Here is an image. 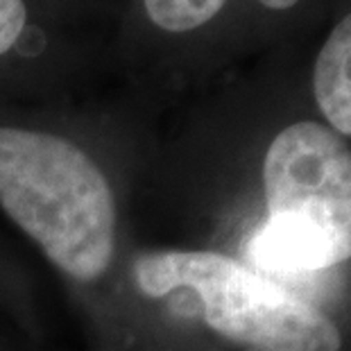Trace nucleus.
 I'll return each instance as SVG.
<instances>
[{
	"label": "nucleus",
	"instance_id": "nucleus-3",
	"mask_svg": "<svg viewBox=\"0 0 351 351\" xmlns=\"http://www.w3.org/2000/svg\"><path fill=\"white\" fill-rule=\"evenodd\" d=\"M134 283L161 300L186 290L204 322L256 351H340L342 335L315 306L247 265L206 250H159L136 256Z\"/></svg>",
	"mask_w": 351,
	"mask_h": 351
},
{
	"label": "nucleus",
	"instance_id": "nucleus-5",
	"mask_svg": "<svg viewBox=\"0 0 351 351\" xmlns=\"http://www.w3.org/2000/svg\"><path fill=\"white\" fill-rule=\"evenodd\" d=\"M267 10H290L300 0H258ZM227 0H143L145 14L163 32H191L222 12Z\"/></svg>",
	"mask_w": 351,
	"mask_h": 351
},
{
	"label": "nucleus",
	"instance_id": "nucleus-2",
	"mask_svg": "<svg viewBox=\"0 0 351 351\" xmlns=\"http://www.w3.org/2000/svg\"><path fill=\"white\" fill-rule=\"evenodd\" d=\"M267 222L254 238L261 265L311 272L351 258V150L302 121L272 138L263 161Z\"/></svg>",
	"mask_w": 351,
	"mask_h": 351
},
{
	"label": "nucleus",
	"instance_id": "nucleus-6",
	"mask_svg": "<svg viewBox=\"0 0 351 351\" xmlns=\"http://www.w3.org/2000/svg\"><path fill=\"white\" fill-rule=\"evenodd\" d=\"M27 25V10L23 0H0V57L19 43Z\"/></svg>",
	"mask_w": 351,
	"mask_h": 351
},
{
	"label": "nucleus",
	"instance_id": "nucleus-4",
	"mask_svg": "<svg viewBox=\"0 0 351 351\" xmlns=\"http://www.w3.org/2000/svg\"><path fill=\"white\" fill-rule=\"evenodd\" d=\"M313 93L328 125L351 136V12L331 29L319 50Z\"/></svg>",
	"mask_w": 351,
	"mask_h": 351
},
{
	"label": "nucleus",
	"instance_id": "nucleus-1",
	"mask_svg": "<svg viewBox=\"0 0 351 351\" xmlns=\"http://www.w3.org/2000/svg\"><path fill=\"white\" fill-rule=\"evenodd\" d=\"M0 206L71 279L93 283L114 265V191L102 168L73 141L0 127Z\"/></svg>",
	"mask_w": 351,
	"mask_h": 351
}]
</instances>
